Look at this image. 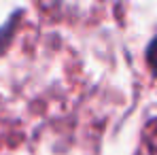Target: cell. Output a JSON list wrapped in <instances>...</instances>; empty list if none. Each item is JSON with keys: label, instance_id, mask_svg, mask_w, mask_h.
Masks as SVG:
<instances>
[{"label": "cell", "instance_id": "6da1fadb", "mask_svg": "<svg viewBox=\"0 0 157 155\" xmlns=\"http://www.w3.org/2000/svg\"><path fill=\"white\" fill-rule=\"evenodd\" d=\"M147 60H149V64H151V68L157 72V38L149 45V49H147Z\"/></svg>", "mask_w": 157, "mask_h": 155}]
</instances>
